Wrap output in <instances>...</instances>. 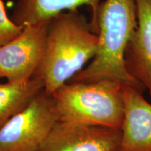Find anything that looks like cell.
<instances>
[{
  "label": "cell",
  "instance_id": "cell-1",
  "mask_svg": "<svg viewBox=\"0 0 151 151\" xmlns=\"http://www.w3.org/2000/svg\"><path fill=\"white\" fill-rule=\"evenodd\" d=\"M98 35L90 22L77 11H64L50 18L46 46L35 76L52 95L80 72L97 53Z\"/></svg>",
  "mask_w": 151,
  "mask_h": 151
},
{
  "label": "cell",
  "instance_id": "cell-2",
  "mask_svg": "<svg viewBox=\"0 0 151 151\" xmlns=\"http://www.w3.org/2000/svg\"><path fill=\"white\" fill-rule=\"evenodd\" d=\"M135 0H105L97 15L99 43L90 63L68 82L119 81L144 90L127 70L124 54L137 27Z\"/></svg>",
  "mask_w": 151,
  "mask_h": 151
},
{
  "label": "cell",
  "instance_id": "cell-3",
  "mask_svg": "<svg viewBox=\"0 0 151 151\" xmlns=\"http://www.w3.org/2000/svg\"><path fill=\"white\" fill-rule=\"evenodd\" d=\"M122 84L113 80L67 82L52 94L59 121L121 129Z\"/></svg>",
  "mask_w": 151,
  "mask_h": 151
},
{
  "label": "cell",
  "instance_id": "cell-4",
  "mask_svg": "<svg viewBox=\"0 0 151 151\" xmlns=\"http://www.w3.org/2000/svg\"><path fill=\"white\" fill-rule=\"evenodd\" d=\"M58 120L53 98L43 90L0 128V151H37Z\"/></svg>",
  "mask_w": 151,
  "mask_h": 151
},
{
  "label": "cell",
  "instance_id": "cell-5",
  "mask_svg": "<svg viewBox=\"0 0 151 151\" xmlns=\"http://www.w3.org/2000/svg\"><path fill=\"white\" fill-rule=\"evenodd\" d=\"M50 20L24 26L16 38L0 46L1 78L22 83L35 76L44 53Z\"/></svg>",
  "mask_w": 151,
  "mask_h": 151
},
{
  "label": "cell",
  "instance_id": "cell-6",
  "mask_svg": "<svg viewBox=\"0 0 151 151\" xmlns=\"http://www.w3.org/2000/svg\"><path fill=\"white\" fill-rule=\"evenodd\" d=\"M121 139L118 128L58 120L37 151H118Z\"/></svg>",
  "mask_w": 151,
  "mask_h": 151
},
{
  "label": "cell",
  "instance_id": "cell-7",
  "mask_svg": "<svg viewBox=\"0 0 151 151\" xmlns=\"http://www.w3.org/2000/svg\"><path fill=\"white\" fill-rule=\"evenodd\" d=\"M143 89L122 84L124 118L118 151H151V104Z\"/></svg>",
  "mask_w": 151,
  "mask_h": 151
},
{
  "label": "cell",
  "instance_id": "cell-8",
  "mask_svg": "<svg viewBox=\"0 0 151 151\" xmlns=\"http://www.w3.org/2000/svg\"><path fill=\"white\" fill-rule=\"evenodd\" d=\"M137 27L124 54L127 70L151 97V0H135Z\"/></svg>",
  "mask_w": 151,
  "mask_h": 151
},
{
  "label": "cell",
  "instance_id": "cell-9",
  "mask_svg": "<svg viewBox=\"0 0 151 151\" xmlns=\"http://www.w3.org/2000/svg\"><path fill=\"white\" fill-rule=\"evenodd\" d=\"M101 0H18L11 20L23 28L30 24L48 20L64 11H77L87 6L91 11L90 24L92 31L98 35L97 15Z\"/></svg>",
  "mask_w": 151,
  "mask_h": 151
},
{
  "label": "cell",
  "instance_id": "cell-10",
  "mask_svg": "<svg viewBox=\"0 0 151 151\" xmlns=\"http://www.w3.org/2000/svg\"><path fill=\"white\" fill-rule=\"evenodd\" d=\"M43 90L44 84L36 76L22 83L7 81L0 83V128L25 108Z\"/></svg>",
  "mask_w": 151,
  "mask_h": 151
},
{
  "label": "cell",
  "instance_id": "cell-11",
  "mask_svg": "<svg viewBox=\"0 0 151 151\" xmlns=\"http://www.w3.org/2000/svg\"><path fill=\"white\" fill-rule=\"evenodd\" d=\"M22 27L14 23L9 18L4 8L2 0H0V46H2L21 32Z\"/></svg>",
  "mask_w": 151,
  "mask_h": 151
},
{
  "label": "cell",
  "instance_id": "cell-12",
  "mask_svg": "<svg viewBox=\"0 0 151 151\" xmlns=\"http://www.w3.org/2000/svg\"><path fill=\"white\" fill-rule=\"evenodd\" d=\"M0 78H1V77H0Z\"/></svg>",
  "mask_w": 151,
  "mask_h": 151
}]
</instances>
